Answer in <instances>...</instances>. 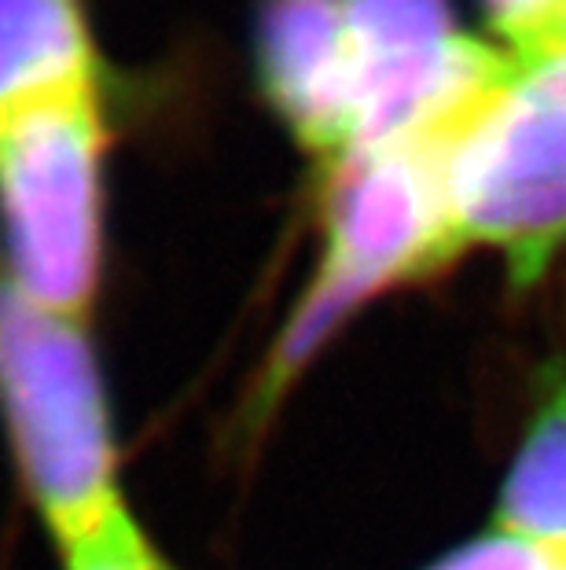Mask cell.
Here are the masks:
<instances>
[{
	"instance_id": "cell-1",
	"label": "cell",
	"mask_w": 566,
	"mask_h": 570,
	"mask_svg": "<svg viewBox=\"0 0 566 570\" xmlns=\"http://www.w3.org/2000/svg\"><path fill=\"white\" fill-rule=\"evenodd\" d=\"M438 163L456 250L497 247L534 284L566 244V45H512L438 132Z\"/></svg>"
},
{
	"instance_id": "cell-2",
	"label": "cell",
	"mask_w": 566,
	"mask_h": 570,
	"mask_svg": "<svg viewBox=\"0 0 566 570\" xmlns=\"http://www.w3.org/2000/svg\"><path fill=\"white\" fill-rule=\"evenodd\" d=\"M0 409L59 549H75L126 512L86 321L41 309L8 276L0 281Z\"/></svg>"
},
{
	"instance_id": "cell-3",
	"label": "cell",
	"mask_w": 566,
	"mask_h": 570,
	"mask_svg": "<svg viewBox=\"0 0 566 570\" xmlns=\"http://www.w3.org/2000/svg\"><path fill=\"white\" fill-rule=\"evenodd\" d=\"M107 140L100 78L0 115L8 281L56 317L89 321L100 287Z\"/></svg>"
},
{
	"instance_id": "cell-4",
	"label": "cell",
	"mask_w": 566,
	"mask_h": 570,
	"mask_svg": "<svg viewBox=\"0 0 566 570\" xmlns=\"http://www.w3.org/2000/svg\"><path fill=\"white\" fill-rule=\"evenodd\" d=\"M441 188L438 132L331 163L328 254L302 313L276 350L265 402L306 365L349 309L394 284H413L456 258Z\"/></svg>"
},
{
	"instance_id": "cell-5",
	"label": "cell",
	"mask_w": 566,
	"mask_h": 570,
	"mask_svg": "<svg viewBox=\"0 0 566 570\" xmlns=\"http://www.w3.org/2000/svg\"><path fill=\"white\" fill-rule=\"evenodd\" d=\"M349 151L435 137L497 75L504 52L456 30L445 0H342ZM342 155V159H346Z\"/></svg>"
},
{
	"instance_id": "cell-6",
	"label": "cell",
	"mask_w": 566,
	"mask_h": 570,
	"mask_svg": "<svg viewBox=\"0 0 566 570\" xmlns=\"http://www.w3.org/2000/svg\"><path fill=\"white\" fill-rule=\"evenodd\" d=\"M258 75L272 111L309 151L339 163L349 151V52L342 0H265Z\"/></svg>"
},
{
	"instance_id": "cell-7",
	"label": "cell",
	"mask_w": 566,
	"mask_h": 570,
	"mask_svg": "<svg viewBox=\"0 0 566 570\" xmlns=\"http://www.w3.org/2000/svg\"><path fill=\"white\" fill-rule=\"evenodd\" d=\"M96 78L86 0H0V115Z\"/></svg>"
},
{
	"instance_id": "cell-8",
	"label": "cell",
	"mask_w": 566,
	"mask_h": 570,
	"mask_svg": "<svg viewBox=\"0 0 566 570\" xmlns=\"http://www.w3.org/2000/svg\"><path fill=\"white\" fill-rule=\"evenodd\" d=\"M497 527L534 541H566V365L537 375V409L504 482Z\"/></svg>"
},
{
	"instance_id": "cell-9",
	"label": "cell",
	"mask_w": 566,
	"mask_h": 570,
	"mask_svg": "<svg viewBox=\"0 0 566 570\" xmlns=\"http://www.w3.org/2000/svg\"><path fill=\"white\" fill-rule=\"evenodd\" d=\"M63 556L67 570H166L159 556L151 552V544L143 541L137 523L129 519V512L111 519L100 533L78 541Z\"/></svg>"
},
{
	"instance_id": "cell-10",
	"label": "cell",
	"mask_w": 566,
	"mask_h": 570,
	"mask_svg": "<svg viewBox=\"0 0 566 570\" xmlns=\"http://www.w3.org/2000/svg\"><path fill=\"white\" fill-rule=\"evenodd\" d=\"M552 552H556L552 541H534V538H523V533L497 527L493 533H486V538H478L471 544H464V549H456L453 556H445V560L430 570H548Z\"/></svg>"
},
{
	"instance_id": "cell-11",
	"label": "cell",
	"mask_w": 566,
	"mask_h": 570,
	"mask_svg": "<svg viewBox=\"0 0 566 570\" xmlns=\"http://www.w3.org/2000/svg\"><path fill=\"white\" fill-rule=\"evenodd\" d=\"M566 0H489L493 16H497V27L504 30V38L515 41L523 38L529 27H537L548 11H556Z\"/></svg>"
},
{
	"instance_id": "cell-12",
	"label": "cell",
	"mask_w": 566,
	"mask_h": 570,
	"mask_svg": "<svg viewBox=\"0 0 566 570\" xmlns=\"http://www.w3.org/2000/svg\"><path fill=\"white\" fill-rule=\"evenodd\" d=\"M537 41H548V45H566V4H559L556 11H548L537 27H529L523 38H515L512 45H537Z\"/></svg>"
},
{
	"instance_id": "cell-13",
	"label": "cell",
	"mask_w": 566,
	"mask_h": 570,
	"mask_svg": "<svg viewBox=\"0 0 566 570\" xmlns=\"http://www.w3.org/2000/svg\"><path fill=\"white\" fill-rule=\"evenodd\" d=\"M556 544V541H552ZM548 570H566V541L563 544H556V552H552V567Z\"/></svg>"
}]
</instances>
